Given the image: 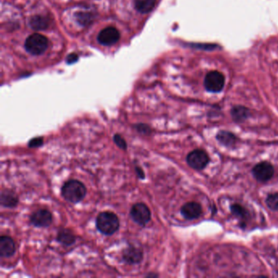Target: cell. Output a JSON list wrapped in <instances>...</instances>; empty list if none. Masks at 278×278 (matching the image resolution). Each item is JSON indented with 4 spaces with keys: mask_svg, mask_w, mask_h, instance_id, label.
Returning a JSON list of instances; mask_svg holds the SVG:
<instances>
[{
    "mask_svg": "<svg viewBox=\"0 0 278 278\" xmlns=\"http://www.w3.org/2000/svg\"><path fill=\"white\" fill-rule=\"evenodd\" d=\"M87 193V188L82 182L76 180H70L64 183L62 188L63 198L66 201L77 203L83 200Z\"/></svg>",
    "mask_w": 278,
    "mask_h": 278,
    "instance_id": "1",
    "label": "cell"
},
{
    "mask_svg": "<svg viewBox=\"0 0 278 278\" xmlns=\"http://www.w3.org/2000/svg\"><path fill=\"white\" fill-rule=\"evenodd\" d=\"M97 230L105 235H112L119 229V219L113 212H101L96 218Z\"/></svg>",
    "mask_w": 278,
    "mask_h": 278,
    "instance_id": "2",
    "label": "cell"
},
{
    "mask_svg": "<svg viewBox=\"0 0 278 278\" xmlns=\"http://www.w3.org/2000/svg\"><path fill=\"white\" fill-rule=\"evenodd\" d=\"M48 39L43 34H31L25 42V48L28 53L34 56H39L46 52L48 47Z\"/></svg>",
    "mask_w": 278,
    "mask_h": 278,
    "instance_id": "3",
    "label": "cell"
},
{
    "mask_svg": "<svg viewBox=\"0 0 278 278\" xmlns=\"http://www.w3.org/2000/svg\"><path fill=\"white\" fill-rule=\"evenodd\" d=\"M225 83V78L222 73L219 71H211L206 75L204 80V86L210 93H219L223 90Z\"/></svg>",
    "mask_w": 278,
    "mask_h": 278,
    "instance_id": "4",
    "label": "cell"
},
{
    "mask_svg": "<svg viewBox=\"0 0 278 278\" xmlns=\"http://www.w3.org/2000/svg\"><path fill=\"white\" fill-rule=\"evenodd\" d=\"M186 161L190 168L195 170H201L208 165L210 157L204 150H195L188 154Z\"/></svg>",
    "mask_w": 278,
    "mask_h": 278,
    "instance_id": "5",
    "label": "cell"
},
{
    "mask_svg": "<svg viewBox=\"0 0 278 278\" xmlns=\"http://www.w3.org/2000/svg\"><path fill=\"white\" fill-rule=\"evenodd\" d=\"M253 176L260 182H268L274 175V168L268 162H261L253 168Z\"/></svg>",
    "mask_w": 278,
    "mask_h": 278,
    "instance_id": "6",
    "label": "cell"
},
{
    "mask_svg": "<svg viewBox=\"0 0 278 278\" xmlns=\"http://www.w3.org/2000/svg\"><path fill=\"white\" fill-rule=\"evenodd\" d=\"M131 217L137 224L144 226L151 219V212L145 204H135L131 210Z\"/></svg>",
    "mask_w": 278,
    "mask_h": 278,
    "instance_id": "7",
    "label": "cell"
},
{
    "mask_svg": "<svg viewBox=\"0 0 278 278\" xmlns=\"http://www.w3.org/2000/svg\"><path fill=\"white\" fill-rule=\"evenodd\" d=\"M120 32L114 27H107L99 33L97 40L104 46H112L117 44L120 39Z\"/></svg>",
    "mask_w": 278,
    "mask_h": 278,
    "instance_id": "8",
    "label": "cell"
},
{
    "mask_svg": "<svg viewBox=\"0 0 278 278\" xmlns=\"http://www.w3.org/2000/svg\"><path fill=\"white\" fill-rule=\"evenodd\" d=\"M52 216L50 211L46 209H40L31 215V224L35 227H48L52 224Z\"/></svg>",
    "mask_w": 278,
    "mask_h": 278,
    "instance_id": "9",
    "label": "cell"
},
{
    "mask_svg": "<svg viewBox=\"0 0 278 278\" xmlns=\"http://www.w3.org/2000/svg\"><path fill=\"white\" fill-rule=\"evenodd\" d=\"M181 215L186 219H195L201 216L202 208L200 204L195 201H189L185 204L181 209Z\"/></svg>",
    "mask_w": 278,
    "mask_h": 278,
    "instance_id": "10",
    "label": "cell"
},
{
    "mask_svg": "<svg viewBox=\"0 0 278 278\" xmlns=\"http://www.w3.org/2000/svg\"><path fill=\"white\" fill-rule=\"evenodd\" d=\"M15 251V242L8 236L0 237V255L2 257H11Z\"/></svg>",
    "mask_w": 278,
    "mask_h": 278,
    "instance_id": "11",
    "label": "cell"
},
{
    "mask_svg": "<svg viewBox=\"0 0 278 278\" xmlns=\"http://www.w3.org/2000/svg\"><path fill=\"white\" fill-rule=\"evenodd\" d=\"M143 258L141 250L134 247H130L124 253V260L130 264H136L140 262Z\"/></svg>",
    "mask_w": 278,
    "mask_h": 278,
    "instance_id": "12",
    "label": "cell"
},
{
    "mask_svg": "<svg viewBox=\"0 0 278 278\" xmlns=\"http://www.w3.org/2000/svg\"><path fill=\"white\" fill-rule=\"evenodd\" d=\"M216 139L220 144L226 147H233L237 142V138L232 132L220 131L216 135Z\"/></svg>",
    "mask_w": 278,
    "mask_h": 278,
    "instance_id": "13",
    "label": "cell"
},
{
    "mask_svg": "<svg viewBox=\"0 0 278 278\" xmlns=\"http://www.w3.org/2000/svg\"><path fill=\"white\" fill-rule=\"evenodd\" d=\"M231 115L235 122L242 123L250 116V111L244 106H234L231 110Z\"/></svg>",
    "mask_w": 278,
    "mask_h": 278,
    "instance_id": "14",
    "label": "cell"
},
{
    "mask_svg": "<svg viewBox=\"0 0 278 278\" xmlns=\"http://www.w3.org/2000/svg\"><path fill=\"white\" fill-rule=\"evenodd\" d=\"M49 24L50 22L48 19L45 16L35 15L30 20L29 26H31V29L35 31H44L48 28Z\"/></svg>",
    "mask_w": 278,
    "mask_h": 278,
    "instance_id": "15",
    "label": "cell"
},
{
    "mask_svg": "<svg viewBox=\"0 0 278 278\" xmlns=\"http://www.w3.org/2000/svg\"><path fill=\"white\" fill-rule=\"evenodd\" d=\"M156 0H134V6L136 10L139 13H150L154 8Z\"/></svg>",
    "mask_w": 278,
    "mask_h": 278,
    "instance_id": "16",
    "label": "cell"
},
{
    "mask_svg": "<svg viewBox=\"0 0 278 278\" xmlns=\"http://www.w3.org/2000/svg\"><path fill=\"white\" fill-rule=\"evenodd\" d=\"M18 203L16 196L12 192L6 190L1 193V204L4 207H14Z\"/></svg>",
    "mask_w": 278,
    "mask_h": 278,
    "instance_id": "17",
    "label": "cell"
},
{
    "mask_svg": "<svg viewBox=\"0 0 278 278\" xmlns=\"http://www.w3.org/2000/svg\"><path fill=\"white\" fill-rule=\"evenodd\" d=\"M57 240L62 244L65 246H70L75 242V236L70 230H62L57 234Z\"/></svg>",
    "mask_w": 278,
    "mask_h": 278,
    "instance_id": "18",
    "label": "cell"
},
{
    "mask_svg": "<svg viewBox=\"0 0 278 278\" xmlns=\"http://www.w3.org/2000/svg\"><path fill=\"white\" fill-rule=\"evenodd\" d=\"M231 211H232V214L234 216L237 217L238 219H242V220L247 219V217L249 216V212L247 211V209L244 208L240 204H233V205H232L231 206Z\"/></svg>",
    "mask_w": 278,
    "mask_h": 278,
    "instance_id": "19",
    "label": "cell"
},
{
    "mask_svg": "<svg viewBox=\"0 0 278 278\" xmlns=\"http://www.w3.org/2000/svg\"><path fill=\"white\" fill-rule=\"evenodd\" d=\"M266 205L273 211H278V193H272L266 199Z\"/></svg>",
    "mask_w": 278,
    "mask_h": 278,
    "instance_id": "20",
    "label": "cell"
},
{
    "mask_svg": "<svg viewBox=\"0 0 278 278\" xmlns=\"http://www.w3.org/2000/svg\"><path fill=\"white\" fill-rule=\"evenodd\" d=\"M113 140L115 142V144L118 145V146L122 149V150H126V142L125 141V139L122 137L119 134H116L114 137H113Z\"/></svg>",
    "mask_w": 278,
    "mask_h": 278,
    "instance_id": "21",
    "label": "cell"
},
{
    "mask_svg": "<svg viewBox=\"0 0 278 278\" xmlns=\"http://www.w3.org/2000/svg\"><path fill=\"white\" fill-rule=\"evenodd\" d=\"M44 144L43 137H35L34 139H31L29 142V147L31 148H38Z\"/></svg>",
    "mask_w": 278,
    "mask_h": 278,
    "instance_id": "22",
    "label": "cell"
},
{
    "mask_svg": "<svg viewBox=\"0 0 278 278\" xmlns=\"http://www.w3.org/2000/svg\"><path fill=\"white\" fill-rule=\"evenodd\" d=\"M137 129L140 133H144V134H150V132H151L150 126H147L145 124L137 125Z\"/></svg>",
    "mask_w": 278,
    "mask_h": 278,
    "instance_id": "23",
    "label": "cell"
},
{
    "mask_svg": "<svg viewBox=\"0 0 278 278\" xmlns=\"http://www.w3.org/2000/svg\"><path fill=\"white\" fill-rule=\"evenodd\" d=\"M77 59H78L77 55L75 54V53H72V54H70L68 56L66 61H67L68 64H74V63L77 62Z\"/></svg>",
    "mask_w": 278,
    "mask_h": 278,
    "instance_id": "24",
    "label": "cell"
},
{
    "mask_svg": "<svg viewBox=\"0 0 278 278\" xmlns=\"http://www.w3.org/2000/svg\"><path fill=\"white\" fill-rule=\"evenodd\" d=\"M136 170H137V175H139V178H141V179H144V171L140 169V168H136Z\"/></svg>",
    "mask_w": 278,
    "mask_h": 278,
    "instance_id": "25",
    "label": "cell"
}]
</instances>
